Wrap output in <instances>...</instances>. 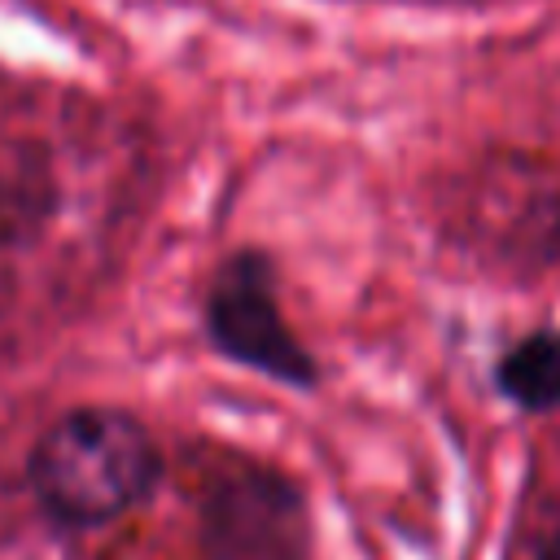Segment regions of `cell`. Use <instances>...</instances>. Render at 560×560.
I'll return each instance as SVG.
<instances>
[{"mask_svg":"<svg viewBox=\"0 0 560 560\" xmlns=\"http://www.w3.org/2000/svg\"><path fill=\"white\" fill-rule=\"evenodd\" d=\"M534 560H560V503H551V512H547V521L538 529Z\"/></svg>","mask_w":560,"mask_h":560,"instance_id":"cell-4","label":"cell"},{"mask_svg":"<svg viewBox=\"0 0 560 560\" xmlns=\"http://www.w3.org/2000/svg\"><path fill=\"white\" fill-rule=\"evenodd\" d=\"M162 477L149 429L114 407L61 416L31 451V490L61 525L92 529L136 512Z\"/></svg>","mask_w":560,"mask_h":560,"instance_id":"cell-1","label":"cell"},{"mask_svg":"<svg viewBox=\"0 0 560 560\" xmlns=\"http://www.w3.org/2000/svg\"><path fill=\"white\" fill-rule=\"evenodd\" d=\"M494 385L529 416L560 411V328H534L516 337L494 363Z\"/></svg>","mask_w":560,"mask_h":560,"instance_id":"cell-3","label":"cell"},{"mask_svg":"<svg viewBox=\"0 0 560 560\" xmlns=\"http://www.w3.org/2000/svg\"><path fill=\"white\" fill-rule=\"evenodd\" d=\"M206 332L228 359L271 381L284 385L315 381V363L302 350V341L289 332L276 302L271 267L258 254H236L228 267H219L206 298Z\"/></svg>","mask_w":560,"mask_h":560,"instance_id":"cell-2","label":"cell"}]
</instances>
